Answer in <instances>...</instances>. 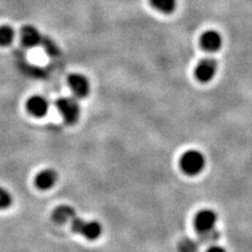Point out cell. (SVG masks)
I'll use <instances>...</instances> for the list:
<instances>
[{"label": "cell", "instance_id": "4", "mask_svg": "<svg viewBox=\"0 0 252 252\" xmlns=\"http://www.w3.org/2000/svg\"><path fill=\"white\" fill-rule=\"evenodd\" d=\"M218 73V62L214 58H203L199 61L194 69L196 80L201 83H208Z\"/></svg>", "mask_w": 252, "mask_h": 252}, {"label": "cell", "instance_id": "11", "mask_svg": "<svg viewBox=\"0 0 252 252\" xmlns=\"http://www.w3.org/2000/svg\"><path fill=\"white\" fill-rule=\"evenodd\" d=\"M53 217L56 222L64 224L67 222H72V220L77 217V212L75 208L69 206V205H61V206L55 209Z\"/></svg>", "mask_w": 252, "mask_h": 252}, {"label": "cell", "instance_id": "15", "mask_svg": "<svg viewBox=\"0 0 252 252\" xmlns=\"http://www.w3.org/2000/svg\"><path fill=\"white\" fill-rule=\"evenodd\" d=\"M195 249H196V245L192 242H186L182 246L183 252H195Z\"/></svg>", "mask_w": 252, "mask_h": 252}, {"label": "cell", "instance_id": "8", "mask_svg": "<svg viewBox=\"0 0 252 252\" xmlns=\"http://www.w3.org/2000/svg\"><path fill=\"white\" fill-rule=\"evenodd\" d=\"M29 113L36 118L44 117L50 109V103L47 99L42 96H34L29 99L27 103Z\"/></svg>", "mask_w": 252, "mask_h": 252}, {"label": "cell", "instance_id": "3", "mask_svg": "<svg viewBox=\"0 0 252 252\" xmlns=\"http://www.w3.org/2000/svg\"><path fill=\"white\" fill-rule=\"evenodd\" d=\"M56 106L61 114L63 120L67 124H75L81 114V108L79 102L72 97H63L57 100Z\"/></svg>", "mask_w": 252, "mask_h": 252}, {"label": "cell", "instance_id": "1", "mask_svg": "<svg viewBox=\"0 0 252 252\" xmlns=\"http://www.w3.org/2000/svg\"><path fill=\"white\" fill-rule=\"evenodd\" d=\"M180 165L182 170L188 176H196L201 173L206 165V158L203 153L190 149L181 157Z\"/></svg>", "mask_w": 252, "mask_h": 252}, {"label": "cell", "instance_id": "2", "mask_svg": "<svg viewBox=\"0 0 252 252\" xmlns=\"http://www.w3.org/2000/svg\"><path fill=\"white\" fill-rule=\"evenodd\" d=\"M72 229L74 232L81 234L88 240H97L102 234V225L94 220H85L78 216L72 220Z\"/></svg>", "mask_w": 252, "mask_h": 252}, {"label": "cell", "instance_id": "14", "mask_svg": "<svg viewBox=\"0 0 252 252\" xmlns=\"http://www.w3.org/2000/svg\"><path fill=\"white\" fill-rule=\"evenodd\" d=\"M13 204V195L6 188L0 186V210L10 208Z\"/></svg>", "mask_w": 252, "mask_h": 252}, {"label": "cell", "instance_id": "9", "mask_svg": "<svg viewBox=\"0 0 252 252\" xmlns=\"http://www.w3.org/2000/svg\"><path fill=\"white\" fill-rule=\"evenodd\" d=\"M21 42L26 47H35L42 40L41 33L34 26H26L21 30Z\"/></svg>", "mask_w": 252, "mask_h": 252}, {"label": "cell", "instance_id": "6", "mask_svg": "<svg viewBox=\"0 0 252 252\" xmlns=\"http://www.w3.org/2000/svg\"><path fill=\"white\" fill-rule=\"evenodd\" d=\"M200 45L203 50L209 53L219 52L223 46V38L218 31H205L200 37Z\"/></svg>", "mask_w": 252, "mask_h": 252}, {"label": "cell", "instance_id": "16", "mask_svg": "<svg viewBox=\"0 0 252 252\" xmlns=\"http://www.w3.org/2000/svg\"><path fill=\"white\" fill-rule=\"evenodd\" d=\"M207 252H226V250L220 246H212L208 249Z\"/></svg>", "mask_w": 252, "mask_h": 252}, {"label": "cell", "instance_id": "13", "mask_svg": "<svg viewBox=\"0 0 252 252\" xmlns=\"http://www.w3.org/2000/svg\"><path fill=\"white\" fill-rule=\"evenodd\" d=\"M15 39V31L10 26L0 27V46H9Z\"/></svg>", "mask_w": 252, "mask_h": 252}, {"label": "cell", "instance_id": "7", "mask_svg": "<svg viewBox=\"0 0 252 252\" xmlns=\"http://www.w3.org/2000/svg\"><path fill=\"white\" fill-rule=\"evenodd\" d=\"M68 85L73 94L78 98L88 97L91 93L89 79L81 74H72L68 77Z\"/></svg>", "mask_w": 252, "mask_h": 252}, {"label": "cell", "instance_id": "10", "mask_svg": "<svg viewBox=\"0 0 252 252\" xmlns=\"http://www.w3.org/2000/svg\"><path fill=\"white\" fill-rule=\"evenodd\" d=\"M58 181L57 172L53 169H45L37 175L35 183L36 186L41 190H47L55 186Z\"/></svg>", "mask_w": 252, "mask_h": 252}, {"label": "cell", "instance_id": "12", "mask_svg": "<svg viewBox=\"0 0 252 252\" xmlns=\"http://www.w3.org/2000/svg\"><path fill=\"white\" fill-rule=\"evenodd\" d=\"M155 10L164 14H170L176 10L177 0H149Z\"/></svg>", "mask_w": 252, "mask_h": 252}, {"label": "cell", "instance_id": "5", "mask_svg": "<svg viewBox=\"0 0 252 252\" xmlns=\"http://www.w3.org/2000/svg\"><path fill=\"white\" fill-rule=\"evenodd\" d=\"M218 223V215L211 209L201 210L195 217L194 225L196 230L201 233H209L214 231Z\"/></svg>", "mask_w": 252, "mask_h": 252}]
</instances>
